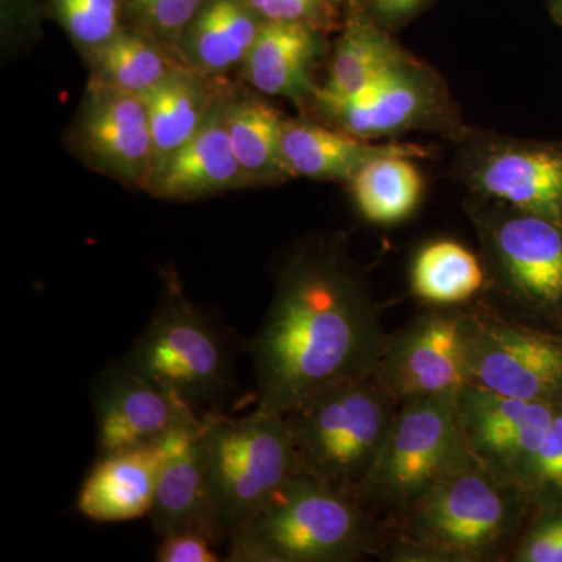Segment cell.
<instances>
[{
	"mask_svg": "<svg viewBox=\"0 0 562 562\" xmlns=\"http://www.w3.org/2000/svg\"><path fill=\"white\" fill-rule=\"evenodd\" d=\"M386 341L371 294L341 257L294 255L251 342L257 408L286 414L325 387L372 375Z\"/></svg>",
	"mask_w": 562,
	"mask_h": 562,
	"instance_id": "obj_1",
	"label": "cell"
},
{
	"mask_svg": "<svg viewBox=\"0 0 562 562\" xmlns=\"http://www.w3.org/2000/svg\"><path fill=\"white\" fill-rule=\"evenodd\" d=\"M532 513L519 484L469 454L420 501L387 522L392 560L475 562L509 557Z\"/></svg>",
	"mask_w": 562,
	"mask_h": 562,
	"instance_id": "obj_2",
	"label": "cell"
},
{
	"mask_svg": "<svg viewBox=\"0 0 562 562\" xmlns=\"http://www.w3.org/2000/svg\"><path fill=\"white\" fill-rule=\"evenodd\" d=\"M387 525L355 492L294 473L232 536L233 562H347L382 552Z\"/></svg>",
	"mask_w": 562,
	"mask_h": 562,
	"instance_id": "obj_3",
	"label": "cell"
},
{
	"mask_svg": "<svg viewBox=\"0 0 562 562\" xmlns=\"http://www.w3.org/2000/svg\"><path fill=\"white\" fill-rule=\"evenodd\" d=\"M398 405L372 373L325 387L283 414L297 473L358 495L382 450Z\"/></svg>",
	"mask_w": 562,
	"mask_h": 562,
	"instance_id": "obj_4",
	"label": "cell"
},
{
	"mask_svg": "<svg viewBox=\"0 0 562 562\" xmlns=\"http://www.w3.org/2000/svg\"><path fill=\"white\" fill-rule=\"evenodd\" d=\"M122 358L202 416H209L206 408L220 406L232 391L227 342L217 325L184 294L172 269L165 273L157 312Z\"/></svg>",
	"mask_w": 562,
	"mask_h": 562,
	"instance_id": "obj_5",
	"label": "cell"
},
{
	"mask_svg": "<svg viewBox=\"0 0 562 562\" xmlns=\"http://www.w3.org/2000/svg\"><path fill=\"white\" fill-rule=\"evenodd\" d=\"M469 454L458 391L403 402L358 497L379 519L384 514L391 522Z\"/></svg>",
	"mask_w": 562,
	"mask_h": 562,
	"instance_id": "obj_6",
	"label": "cell"
},
{
	"mask_svg": "<svg viewBox=\"0 0 562 562\" xmlns=\"http://www.w3.org/2000/svg\"><path fill=\"white\" fill-rule=\"evenodd\" d=\"M203 443L217 528L231 541L297 473L290 427L283 414L258 408L236 419L211 413Z\"/></svg>",
	"mask_w": 562,
	"mask_h": 562,
	"instance_id": "obj_7",
	"label": "cell"
},
{
	"mask_svg": "<svg viewBox=\"0 0 562 562\" xmlns=\"http://www.w3.org/2000/svg\"><path fill=\"white\" fill-rule=\"evenodd\" d=\"M480 316L432 306L387 336L376 376L398 403L460 391L469 383Z\"/></svg>",
	"mask_w": 562,
	"mask_h": 562,
	"instance_id": "obj_8",
	"label": "cell"
},
{
	"mask_svg": "<svg viewBox=\"0 0 562 562\" xmlns=\"http://www.w3.org/2000/svg\"><path fill=\"white\" fill-rule=\"evenodd\" d=\"M70 146L94 171L143 190L155 160L143 95L88 81L70 131Z\"/></svg>",
	"mask_w": 562,
	"mask_h": 562,
	"instance_id": "obj_9",
	"label": "cell"
},
{
	"mask_svg": "<svg viewBox=\"0 0 562 562\" xmlns=\"http://www.w3.org/2000/svg\"><path fill=\"white\" fill-rule=\"evenodd\" d=\"M560 402L524 401L464 384L458 412L469 452L495 475L519 484Z\"/></svg>",
	"mask_w": 562,
	"mask_h": 562,
	"instance_id": "obj_10",
	"label": "cell"
},
{
	"mask_svg": "<svg viewBox=\"0 0 562 562\" xmlns=\"http://www.w3.org/2000/svg\"><path fill=\"white\" fill-rule=\"evenodd\" d=\"M469 383L524 401H562V338L480 316Z\"/></svg>",
	"mask_w": 562,
	"mask_h": 562,
	"instance_id": "obj_11",
	"label": "cell"
},
{
	"mask_svg": "<svg viewBox=\"0 0 562 562\" xmlns=\"http://www.w3.org/2000/svg\"><path fill=\"white\" fill-rule=\"evenodd\" d=\"M92 402L99 457L160 441L177 428L205 417L136 371L124 358L98 376Z\"/></svg>",
	"mask_w": 562,
	"mask_h": 562,
	"instance_id": "obj_12",
	"label": "cell"
},
{
	"mask_svg": "<svg viewBox=\"0 0 562 562\" xmlns=\"http://www.w3.org/2000/svg\"><path fill=\"white\" fill-rule=\"evenodd\" d=\"M205 417L177 428L160 441L99 457L77 498L79 512L95 522H125L149 516L162 465L202 427Z\"/></svg>",
	"mask_w": 562,
	"mask_h": 562,
	"instance_id": "obj_13",
	"label": "cell"
},
{
	"mask_svg": "<svg viewBox=\"0 0 562 562\" xmlns=\"http://www.w3.org/2000/svg\"><path fill=\"white\" fill-rule=\"evenodd\" d=\"M503 288L520 305L550 312L562 305V225L519 213L490 233Z\"/></svg>",
	"mask_w": 562,
	"mask_h": 562,
	"instance_id": "obj_14",
	"label": "cell"
},
{
	"mask_svg": "<svg viewBox=\"0 0 562 562\" xmlns=\"http://www.w3.org/2000/svg\"><path fill=\"white\" fill-rule=\"evenodd\" d=\"M233 90L225 94L201 131L151 169L143 191L162 201H195L250 187L236 160L225 124V105Z\"/></svg>",
	"mask_w": 562,
	"mask_h": 562,
	"instance_id": "obj_15",
	"label": "cell"
},
{
	"mask_svg": "<svg viewBox=\"0 0 562 562\" xmlns=\"http://www.w3.org/2000/svg\"><path fill=\"white\" fill-rule=\"evenodd\" d=\"M316 105L331 127L372 139L420 124L435 110L436 92L406 61L349 99Z\"/></svg>",
	"mask_w": 562,
	"mask_h": 562,
	"instance_id": "obj_16",
	"label": "cell"
},
{
	"mask_svg": "<svg viewBox=\"0 0 562 562\" xmlns=\"http://www.w3.org/2000/svg\"><path fill=\"white\" fill-rule=\"evenodd\" d=\"M475 183L519 213L562 225V149L558 147L492 151L476 169Z\"/></svg>",
	"mask_w": 562,
	"mask_h": 562,
	"instance_id": "obj_17",
	"label": "cell"
},
{
	"mask_svg": "<svg viewBox=\"0 0 562 562\" xmlns=\"http://www.w3.org/2000/svg\"><path fill=\"white\" fill-rule=\"evenodd\" d=\"M324 32L306 24L266 22L244 61V79L272 98L299 102L314 95L313 70L324 52Z\"/></svg>",
	"mask_w": 562,
	"mask_h": 562,
	"instance_id": "obj_18",
	"label": "cell"
},
{
	"mask_svg": "<svg viewBox=\"0 0 562 562\" xmlns=\"http://www.w3.org/2000/svg\"><path fill=\"white\" fill-rule=\"evenodd\" d=\"M205 422L169 454L162 465L149 514L154 530L160 538L177 531H201L217 543L222 541L211 501L209 465L203 443Z\"/></svg>",
	"mask_w": 562,
	"mask_h": 562,
	"instance_id": "obj_19",
	"label": "cell"
},
{
	"mask_svg": "<svg viewBox=\"0 0 562 562\" xmlns=\"http://www.w3.org/2000/svg\"><path fill=\"white\" fill-rule=\"evenodd\" d=\"M281 151L291 177L328 181H350L368 162L387 155H424L412 144H373L336 127L299 121L284 122Z\"/></svg>",
	"mask_w": 562,
	"mask_h": 562,
	"instance_id": "obj_20",
	"label": "cell"
},
{
	"mask_svg": "<svg viewBox=\"0 0 562 562\" xmlns=\"http://www.w3.org/2000/svg\"><path fill=\"white\" fill-rule=\"evenodd\" d=\"M232 88L227 79L181 65L143 95L154 136V168L201 131Z\"/></svg>",
	"mask_w": 562,
	"mask_h": 562,
	"instance_id": "obj_21",
	"label": "cell"
},
{
	"mask_svg": "<svg viewBox=\"0 0 562 562\" xmlns=\"http://www.w3.org/2000/svg\"><path fill=\"white\" fill-rule=\"evenodd\" d=\"M266 21L249 0H209L177 47L183 65L227 79L243 68Z\"/></svg>",
	"mask_w": 562,
	"mask_h": 562,
	"instance_id": "obj_22",
	"label": "cell"
},
{
	"mask_svg": "<svg viewBox=\"0 0 562 562\" xmlns=\"http://www.w3.org/2000/svg\"><path fill=\"white\" fill-rule=\"evenodd\" d=\"M349 11L336 43L328 79L314 92L316 103L349 99L408 61L364 7Z\"/></svg>",
	"mask_w": 562,
	"mask_h": 562,
	"instance_id": "obj_23",
	"label": "cell"
},
{
	"mask_svg": "<svg viewBox=\"0 0 562 562\" xmlns=\"http://www.w3.org/2000/svg\"><path fill=\"white\" fill-rule=\"evenodd\" d=\"M284 122L279 110L260 95L232 91L225 105V124L250 187L291 179L281 151Z\"/></svg>",
	"mask_w": 562,
	"mask_h": 562,
	"instance_id": "obj_24",
	"label": "cell"
},
{
	"mask_svg": "<svg viewBox=\"0 0 562 562\" xmlns=\"http://www.w3.org/2000/svg\"><path fill=\"white\" fill-rule=\"evenodd\" d=\"M83 58L90 83L136 95H146L183 65L176 52L132 25Z\"/></svg>",
	"mask_w": 562,
	"mask_h": 562,
	"instance_id": "obj_25",
	"label": "cell"
},
{
	"mask_svg": "<svg viewBox=\"0 0 562 562\" xmlns=\"http://www.w3.org/2000/svg\"><path fill=\"white\" fill-rule=\"evenodd\" d=\"M413 158L408 155L376 158L349 181L355 205L366 221L395 224L417 209L424 179Z\"/></svg>",
	"mask_w": 562,
	"mask_h": 562,
	"instance_id": "obj_26",
	"label": "cell"
},
{
	"mask_svg": "<svg viewBox=\"0 0 562 562\" xmlns=\"http://www.w3.org/2000/svg\"><path fill=\"white\" fill-rule=\"evenodd\" d=\"M486 284L482 262L468 247L450 239L422 247L412 266L414 295L431 306H458Z\"/></svg>",
	"mask_w": 562,
	"mask_h": 562,
	"instance_id": "obj_27",
	"label": "cell"
},
{
	"mask_svg": "<svg viewBox=\"0 0 562 562\" xmlns=\"http://www.w3.org/2000/svg\"><path fill=\"white\" fill-rule=\"evenodd\" d=\"M47 9L60 24L81 57L98 49L127 25L122 0H46Z\"/></svg>",
	"mask_w": 562,
	"mask_h": 562,
	"instance_id": "obj_28",
	"label": "cell"
},
{
	"mask_svg": "<svg viewBox=\"0 0 562 562\" xmlns=\"http://www.w3.org/2000/svg\"><path fill=\"white\" fill-rule=\"evenodd\" d=\"M206 2L209 0H122V5L127 25L146 32L177 54L184 32Z\"/></svg>",
	"mask_w": 562,
	"mask_h": 562,
	"instance_id": "obj_29",
	"label": "cell"
},
{
	"mask_svg": "<svg viewBox=\"0 0 562 562\" xmlns=\"http://www.w3.org/2000/svg\"><path fill=\"white\" fill-rule=\"evenodd\" d=\"M519 486L532 509L562 505V401Z\"/></svg>",
	"mask_w": 562,
	"mask_h": 562,
	"instance_id": "obj_30",
	"label": "cell"
},
{
	"mask_svg": "<svg viewBox=\"0 0 562 562\" xmlns=\"http://www.w3.org/2000/svg\"><path fill=\"white\" fill-rule=\"evenodd\" d=\"M509 561L562 562V505L532 509Z\"/></svg>",
	"mask_w": 562,
	"mask_h": 562,
	"instance_id": "obj_31",
	"label": "cell"
},
{
	"mask_svg": "<svg viewBox=\"0 0 562 562\" xmlns=\"http://www.w3.org/2000/svg\"><path fill=\"white\" fill-rule=\"evenodd\" d=\"M266 22H291L328 31L336 10L325 0H249Z\"/></svg>",
	"mask_w": 562,
	"mask_h": 562,
	"instance_id": "obj_32",
	"label": "cell"
},
{
	"mask_svg": "<svg viewBox=\"0 0 562 562\" xmlns=\"http://www.w3.org/2000/svg\"><path fill=\"white\" fill-rule=\"evenodd\" d=\"M217 542L201 531H177L162 536L157 549L160 562H217L220 554L213 547Z\"/></svg>",
	"mask_w": 562,
	"mask_h": 562,
	"instance_id": "obj_33",
	"label": "cell"
},
{
	"mask_svg": "<svg viewBox=\"0 0 562 562\" xmlns=\"http://www.w3.org/2000/svg\"><path fill=\"white\" fill-rule=\"evenodd\" d=\"M432 0H369V14L382 25L402 24L420 13Z\"/></svg>",
	"mask_w": 562,
	"mask_h": 562,
	"instance_id": "obj_34",
	"label": "cell"
},
{
	"mask_svg": "<svg viewBox=\"0 0 562 562\" xmlns=\"http://www.w3.org/2000/svg\"><path fill=\"white\" fill-rule=\"evenodd\" d=\"M325 2L338 11L339 9H344V7L349 10L360 9V7L364 5V3H368L369 0H325Z\"/></svg>",
	"mask_w": 562,
	"mask_h": 562,
	"instance_id": "obj_35",
	"label": "cell"
},
{
	"mask_svg": "<svg viewBox=\"0 0 562 562\" xmlns=\"http://www.w3.org/2000/svg\"><path fill=\"white\" fill-rule=\"evenodd\" d=\"M553 16L562 24V0H549Z\"/></svg>",
	"mask_w": 562,
	"mask_h": 562,
	"instance_id": "obj_36",
	"label": "cell"
}]
</instances>
